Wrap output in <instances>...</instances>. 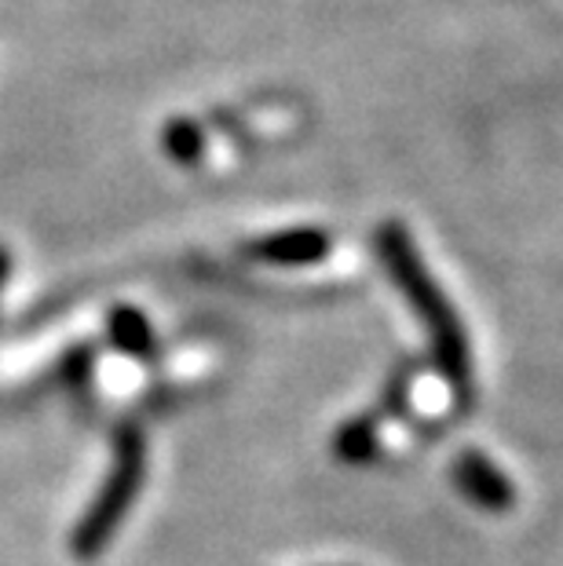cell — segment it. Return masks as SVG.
<instances>
[{"instance_id": "cell-1", "label": "cell", "mask_w": 563, "mask_h": 566, "mask_svg": "<svg viewBox=\"0 0 563 566\" xmlns=\"http://www.w3.org/2000/svg\"><path fill=\"white\" fill-rule=\"evenodd\" d=\"M377 256L385 263L388 279L403 293L406 304L414 307L417 322L425 325L428 344H432L436 366L442 373V380L450 384L453 395H472V347L469 333L458 318V311L447 300V293L439 289V282L428 274L421 252H417L410 231L403 223H380L374 234Z\"/></svg>"}, {"instance_id": "cell-2", "label": "cell", "mask_w": 563, "mask_h": 566, "mask_svg": "<svg viewBox=\"0 0 563 566\" xmlns=\"http://www.w3.org/2000/svg\"><path fill=\"white\" fill-rule=\"evenodd\" d=\"M143 479H147V439L136 428H125L114 442V461L106 472L100 493L92 497L88 512L81 515V523L70 534V552L74 559H100L114 534L122 530L125 515L136 504Z\"/></svg>"}, {"instance_id": "cell-3", "label": "cell", "mask_w": 563, "mask_h": 566, "mask_svg": "<svg viewBox=\"0 0 563 566\" xmlns=\"http://www.w3.org/2000/svg\"><path fill=\"white\" fill-rule=\"evenodd\" d=\"M450 479H453V486H458L461 497L469 504H476V509H483V512L498 515V512H509L512 504H517V486H512V479L479 450H465V453L453 457Z\"/></svg>"}, {"instance_id": "cell-4", "label": "cell", "mask_w": 563, "mask_h": 566, "mask_svg": "<svg viewBox=\"0 0 563 566\" xmlns=\"http://www.w3.org/2000/svg\"><path fill=\"white\" fill-rule=\"evenodd\" d=\"M333 249V238L315 227H296V231H279L246 245V256L260 263H274V268H307V263L326 260Z\"/></svg>"}, {"instance_id": "cell-5", "label": "cell", "mask_w": 563, "mask_h": 566, "mask_svg": "<svg viewBox=\"0 0 563 566\" xmlns=\"http://www.w3.org/2000/svg\"><path fill=\"white\" fill-rule=\"evenodd\" d=\"M106 336H111V344L117 352H125L128 358H154V352H158L150 322L143 318L136 307H114L111 318H106Z\"/></svg>"}, {"instance_id": "cell-6", "label": "cell", "mask_w": 563, "mask_h": 566, "mask_svg": "<svg viewBox=\"0 0 563 566\" xmlns=\"http://www.w3.org/2000/svg\"><path fill=\"white\" fill-rule=\"evenodd\" d=\"M380 453V436H377V420L374 417H358L347 420L333 436V457L344 464H369Z\"/></svg>"}, {"instance_id": "cell-7", "label": "cell", "mask_w": 563, "mask_h": 566, "mask_svg": "<svg viewBox=\"0 0 563 566\" xmlns=\"http://www.w3.org/2000/svg\"><path fill=\"white\" fill-rule=\"evenodd\" d=\"M165 154H169L173 161L179 165H195L201 158V150H206V136H201L198 125L190 122H173L165 125V139H161Z\"/></svg>"}, {"instance_id": "cell-8", "label": "cell", "mask_w": 563, "mask_h": 566, "mask_svg": "<svg viewBox=\"0 0 563 566\" xmlns=\"http://www.w3.org/2000/svg\"><path fill=\"white\" fill-rule=\"evenodd\" d=\"M410 384H414V373H406V369L388 384V391H385V413L388 417H403L406 413V395H410Z\"/></svg>"}, {"instance_id": "cell-9", "label": "cell", "mask_w": 563, "mask_h": 566, "mask_svg": "<svg viewBox=\"0 0 563 566\" xmlns=\"http://www.w3.org/2000/svg\"><path fill=\"white\" fill-rule=\"evenodd\" d=\"M8 279H11V252H8V245H0V300H4Z\"/></svg>"}]
</instances>
